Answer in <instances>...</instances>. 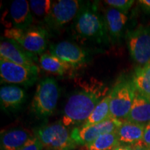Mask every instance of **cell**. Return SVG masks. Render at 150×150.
Here are the masks:
<instances>
[{
  "mask_svg": "<svg viewBox=\"0 0 150 150\" xmlns=\"http://www.w3.org/2000/svg\"><path fill=\"white\" fill-rule=\"evenodd\" d=\"M35 136L47 150H72L77 146L61 120L38 128Z\"/></svg>",
  "mask_w": 150,
  "mask_h": 150,
  "instance_id": "5",
  "label": "cell"
},
{
  "mask_svg": "<svg viewBox=\"0 0 150 150\" xmlns=\"http://www.w3.org/2000/svg\"><path fill=\"white\" fill-rule=\"evenodd\" d=\"M26 100V93L17 86H6L0 89L1 107L5 112H15L20 109Z\"/></svg>",
  "mask_w": 150,
  "mask_h": 150,
  "instance_id": "13",
  "label": "cell"
},
{
  "mask_svg": "<svg viewBox=\"0 0 150 150\" xmlns=\"http://www.w3.org/2000/svg\"><path fill=\"white\" fill-rule=\"evenodd\" d=\"M4 36L18 42L27 52L35 55L43 54L48 44L47 30L40 26L31 27L27 29L8 28L4 30Z\"/></svg>",
  "mask_w": 150,
  "mask_h": 150,
  "instance_id": "3",
  "label": "cell"
},
{
  "mask_svg": "<svg viewBox=\"0 0 150 150\" xmlns=\"http://www.w3.org/2000/svg\"><path fill=\"white\" fill-rule=\"evenodd\" d=\"M39 63L43 70L60 76L67 74L74 69L70 64L50 53L42 54L39 59Z\"/></svg>",
  "mask_w": 150,
  "mask_h": 150,
  "instance_id": "19",
  "label": "cell"
},
{
  "mask_svg": "<svg viewBox=\"0 0 150 150\" xmlns=\"http://www.w3.org/2000/svg\"><path fill=\"white\" fill-rule=\"evenodd\" d=\"M145 127L131 122L123 121L116 131L120 144L134 145L142 142Z\"/></svg>",
  "mask_w": 150,
  "mask_h": 150,
  "instance_id": "17",
  "label": "cell"
},
{
  "mask_svg": "<svg viewBox=\"0 0 150 150\" xmlns=\"http://www.w3.org/2000/svg\"><path fill=\"white\" fill-rule=\"evenodd\" d=\"M39 70L36 66L29 67L18 65L4 59H0L1 83L33 86L38 79Z\"/></svg>",
  "mask_w": 150,
  "mask_h": 150,
  "instance_id": "7",
  "label": "cell"
},
{
  "mask_svg": "<svg viewBox=\"0 0 150 150\" xmlns=\"http://www.w3.org/2000/svg\"><path fill=\"white\" fill-rule=\"evenodd\" d=\"M82 5L78 0L52 1L50 13L45 24L51 29L59 31L71 21H74Z\"/></svg>",
  "mask_w": 150,
  "mask_h": 150,
  "instance_id": "9",
  "label": "cell"
},
{
  "mask_svg": "<svg viewBox=\"0 0 150 150\" xmlns=\"http://www.w3.org/2000/svg\"><path fill=\"white\" fill-rule=\"evenodd\" d=\"M104 2L110 8H115L127 13L135 1L133 0H105Z\"/></svg>",
  "mask_w": 150,
  "mask_h": 150,
  "instance_id": "24",
  "label": "cell"
},
{
  "mask_svg": "<svg viewBox=\"0 0 150 150\" xmlns=\"http://www.w3.org/2000/svg\"><path fill=\"white\" fill-rule=\"evenodd\" d=\"M10 17L13 27L27 29L31 27L33 16L29 2L26 0H14L10 6Z\"/></svg>",
  "mask_w": 150,
  "mask_h": 150,
  "instance_id": "15",
  "label": "cell"
},
{
  "mask_svg": "<svg viewBox=\"0 0 150 150\" xmlns=\"http://www.w3.org/2000/svg\"><path fill=\"white\" fill-rule=\"evenodd\" d=\"M127 43L129 54L140 66L150 62V27L139 25L127 33Z\"/></svg>",
  "mask_w": 150,
  "mask_h": 150,
  "instance_id": "8",
  "label": "cell"
},
{
  "mask_svg": "<svg viewBox=\"0 0 150 150\" xmlns=\"http://www.w3.org/2000/svg\"><path fill=\"white\" fill-rule=\"evenodd\" d=\"M142 145H145L147 149L150 150V123L148 124L145 127L144 131L143 138L142 140Z\"/></svg>",
  "mask_w": 150,
  "mask_h": 150,
  "instance_id": "26",
  "label": "cell"
},
{
  "mask_svg": "<svg viewBox=\"0 0 150 150\" xmlns=\"http://www.w3.org/2000/svg\"><path fill=\"white\" fill-rule=\"evenodd\" d=\"M102 82L91 81L72 93L63 108L61 122L65 127L85 123L100 101L109 93Z\"/></svg>",
  "mask_w": 150,
  "mask_h": 150,
  "instance_id": "1",
  "label": "cell"
},
{
  "mask_svg": "<svg viewBox=\"0 0 150 150\" xmlns=\"http://www.w3.org/2000/svg\"><path fill=\"white\" fill-rule=\"evenodd\" d=\"M110 94L109 91L108 95H106L100 101V102L97 105V106L94 109L91 115L88 118L87 120L85 122V123L80 127H83V128H86V127L102 122L107 120L110 118Z\"/></svg>",
  "mask_w": 150,
  "mask_h": 150,
  "instance_id": "21",
  "label": "cell"
},
{
  "mask_svg": "<svg viewBox=\"0 0 150 150\" xmlns=\"http://www.w3.org/2000/svg\"><path fill=\"white\" fill-rule=\"evenodd\" d=\"M0 56L4 59L18 65L33 67L38 61L35 54L27 52L25 49L13 40H2L0 44Z\"/></svg>",
  "mask_w": 150,
  "mask_h": 150,
  "instance_id": "12",
  "label": "cell"
},
{
  "mask_svg": "<svg viewBox=\"0 0 150 150\" xmlns=\"http://www.w3.org/2000/svg\"><path fill=\"white\" fill-rule=\"evenodd\" d=\"M34 136L29 131L22 129H13L4 132L1 136L2 150H19Z\"/></svg>",
  "mask_w": 150,
  "mask_h": 150,
  "instance_id": "18",
  "label": "cell"
},
{
  "mask_svg": "<svg viewBox=\"0 0 150 150\" xmlns=\"http://www.w3.org/2000/svg\"><path fill=\"white\" fill-rule=\"evenodd\" d=\"M126 120L147 126L150 123V99L136 91L132 106Z\"/></svg>",
  "mask_w": 150,
  "mask_h": 150,
  "instance_id": "16",
  "label": "cell"
},
{
  "mask_svg": "<svg viewBox=\"0 0 150 150\" xmlns=\"http://www.w3.org/2000/svg\"><path fill=\"white\" fill-rule=\"evenodd\" d=\"M72 31L80 39L98 43L108 40L104 17L99 12L97 2L82 3L73 21Z\"/></svg>",
  "mask_w": 150,
  "mask_h": 150,
  "instance_id": "2",
  "label": "cell"
},
{
  "mask_svg": "<svg viewBox=\"0 0 150 150\" xmlns=\"http://www.w3.org/2000/svg\"><path fill=\"white\" fill-rule=\"evenodd\" d=\"M131 81L136 91L150 99V62L137 67Z\"/></svg>",
  "mask_w": 150,
  "mask_h": 150,
  "instance_id": "20",
  "label": "cell"
},
{
  "mask_svg": "<svg viewBox=\"0 0 150 150\" xmlns=\"http://www.w3.org/2000/svg\"><path fill=\"white\" fill-rule=\"evenodd\" d=\"M52 4L50 0H31L29 6L34 20L36 18L38 22L45 23L51 11Z\"/></svg>",
  "mask_w": 150,
  "mask_h": 150,
  "instance_id": "23",
  "label": "cell"
},
{
  "mask_svg": "<svg viewBox=\"0 0 150 150\" xmlns=\"http://www.w3.org/2000/svg\"><path fill=\"white\" fill-rule=\"evenodd\" d=\"M60 96V89L52 77L43 79L37 85L31 102V110L37 117L46 118L54 113Z\"/></svg>",
  "mask_w": 150,
  "mask_h": 150,
  "instance_id": "4",
  "label": "cell"
},
{
  "mask_svg": "<svg viewBox=\"0 0 150 150\" xmlns=\"http://www.w3.org/2000/svg\"><path fill=\"white\" fill-rule=\"evenodd\" d=\"M120 145L117 132L114 131L102 135L85 147L87 150H112Z\"/></svg>",
  "mask_w": 150,
  "mask_h": 150,
  "instance_id": "22",
  "label": "cell"
},
{
  "mask_svg": "<svg viewBox=\"0 0 150 150\" xmlns=\"http://www.w3.org/2000/svg\"><path fill=\"white\" fill-rule=\"evenodd\" d=\"M44 148V146L41 143L40 140L34 136L19 150H42Z\"/></svg>",
  "mask_w": 150,
  "mask_h": 150,
  "instance_id": "25",
  "label": "cell"
},
{
  "mask_svg": "<svg viewBox=\"0 0 150 150\" xmlns=\"http://www.w3.org/2000/svg\"><path fill=\"white\" fill-rule=\"evenodd\" d=\"M138 3L144 11L150 13V0H140Z\"/></svg>",
  "mask_w": 150,
  "mask_h": 150,
  "instance_id": "27",
  "label": "cell"
},
{
  "mask_svg": "<svg viewBox=\"0 0 150 150\" xmlns=\"http://www.w3.org/2000/svg\"><path fill=\"white\" fill-rule=\"evenodd\" d=\"M104 17L108 38L113 42L119 40L128 21L127 13L108 7L105 10Z\"/></svg>",
  "mask_w": 150,
  "mask_h": 150,
  "instance_id": "14",
  "label": "cell"
},
{
  "mask_svg": "<svg viewBox=\"0 0 150 150\" xmlns=\"http://www.w3.org/2000/svg\"><path fill=\"white\" fill-rule=\"evenodd\" d=\"M131 147H132V150H149V149H147L145 145H142V142L136 144V145H132Z\"/></svg>",
  "mask_w": 150,
  "mask_h": 150,
  "instance_id": "28",
  "label": "cell"
},
{
  "mask_svg": "<svg viewBox=\"0 0 150 150\" xmlns=\"http://www.w3.org/2000/svg\"><path fill=\"white\" fill-rule=\"evenodd\" d=\"M122 122L110 117L107 120L86 128L80 126L74 127L71 131V137L77 145L85 146L102 135L116 131Z\"/></svg>",
  "mask_w": 150,
  "mask_h": 150,
  "instance_id": "10",
  "label": "cell"
},
{
  "mask_svg": "<svg viewBox=\"0 0 150 150\" xmlns=\"http://www.w3.org/2000/svg\"><path fill=\"white\" fill-rule=\"evenodd\" d=\"M132 81L125 79H120L110 91V117L125 121L128 117L135 97Z\"/></svg>",
  "mask_w": 150,
  "mask_h": 150,
  "instance_id": "6",
  "label": "cell"
},
{
  "mask_svg": "<svg viewBox=\"0 0 150 150\" xmlns=\"http://www.w3.org/2000/svg\"><path fill=\"white\" fill-rule=\"evenodd\" d=\"M112 150H132V147L131 145H120L116 147Z\"/></svg>",
  "mask_w": 150,
  "mask_h": 150,
  "instance_id": "29",
  "label": "cell"
},
{
  "mask_svg": "<svg viewBox=\"0 0 150 150\" xmlns=\"http://www.w3.org/2000/svg\"><path fill=\"white\" fill-rule=\"evenodd\" d=\"M50 53L70 64L73 68H77L89 61V54L78 45L63 40L52 44Z\"/></svg>",
  "mask_w": 150,
  "mask_h": 150,
  "instance_id": "11",
  "label": "cell"
}]
</instances>
